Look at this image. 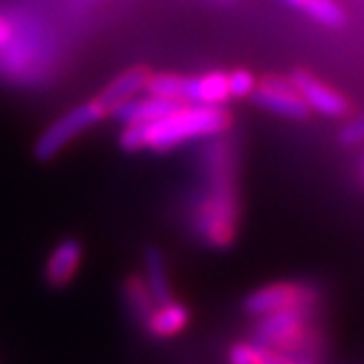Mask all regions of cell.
<instances>
[{"mask_svg":"<svg viewBox=\"0 0 364 364\" xmlns=\"http://www.w3.org/2000/svg\"><path fill=\"white\" fill-rule=\"evenodd\" d=\"M240 222L237 154L224 136L211 139L200 156V193L193 209V228L213 248L235 242Z\"/></svg>","mask_w":364,"mask_h":364,"instance_id":"6da1fadb","label":"cell"},{"mask_svg":"<svg viewBox=\"0 0 364 364\" xmlns=\"http://www.w3.org/2000/svg\"><path fill=\"white\" fill-rule=\"evenodd\" d=\"M230 127V114L222 106L180 103L165 117L145 125H125L119 145L125 151H169L185 143L222 136Z\"/></svg>","mask_w":364,"mask_h":364,"instance_id":"7a4b0ae2","label":"cell"},{"mask_svg":"<svg viewBox=\"0 0 364 364\" xmlns=\"http://www.w3.org/2000/svg\"><path fill=\"white\" fill-rule=\"evenodd\" d=\"M145 90L147 95L176 103H189V106H224L228 99L226 73L222 70L191 77L173 73L149 75Z\"/></svg>","mask_w":364,"mask_h":364,"instance_id":"3957f363","label":"cell"},{"mask_svg":"<svg viewBox=\"0 0 364 364\" xmlns=\"http://www.w3.org/2000/svg\"><path fill=\"white\" fill-rule=\"evenodd\" d=\"M309 311L311 307H292L259 316L255 327L257 343L290 355L301 351L309 343Z\"/></svg>","mask_w":364,"mask_h":364,"instance_id":"277c9868","label":"cell"},{"mask_svg":"<svg viewBox=\"0 0 364 364\" xmlns=\"http://www.w3.org/2000/svg\"><path fill=\"white\" fill-rule=\"evenodd\" d=\"M106 110L101 108V103L97 99L88 101V103H80L73 110L64 112L60 119H55L50 123L44 132L40 134V139L33 145V156L38 161H50L82 132L90 129L92 125H97L101 119H106Z\"/></svg>","mask_w":364,"mask_h":364,"instance_id":"5b68a950","label":"cell"},{"mask_svg":"<svg viewBox=\"0 0 364 364\" xmlns=\"http://www.w3.org/2000/svg\"><path fill=\"white\" fill-rule=\"evenodd\" d=\"M318 299V290L309 283L301 281H281L268 283L264 288H257L244 301V307L252 316H264L279 309L292 307H311Z\"/></svg>","mask_w":364,"mask_h":364,"instance_id":"8992f818","label":"cell"},{"mask_svg":"<svg viewBox=\"0 0 364 364\" xmlns=\"http://www.w3.org/2000/svg\"><path fill=\"white\" fill-rule=\"evenodd\" d=\"M250 97L259 108L285 119H305L309 114V108L305 106L292 80H283V77H264L262 82H257V88Z\"/></svg>","mask_w":364,"mask_h":364,"instance_id":"52a82bcc","label":"cell"},{"mask_svg":"<svg viewBox=\"0 0 364 364\" xmlns=\"http://www.w3.org/2000/svg\"><path fill=\"white\" fill-rule=\"evenodd\" d=\"M290 80L309 110H314L323 117H345L347 114V110H349L347 99L341 92H336L333 88L325 86L318 77H314L307 70H294Z\"/></svg>","mask_w":364,"mask_h":364,"instance_id":"ba28073f","label":"cell"},{"mask_svg":"<svg viewBox=\"0 0 364 364\" xmlns=\"http://www.w3.org/2000/svg\"><path fill=\"white\" fill-rule=\"evenodd\" d=\"M84 259V246L80 240L66 237L53 250H50L46 266H44V281L50 288H66L75 279L77 270Z\"/></svg>","mask_w":364,"mask_h":364,"instance_id":"9c48e42d","label":"cell"},{"mask_svg":"<svg viewBox=\"0 0 364 364\" xmlns=\"http://www.w3.org/2000/svg\"><path fill=\"white\" fill-rule=\"evenodd\" d=\"M149 80V70L145 66H134V68H127L125 73H121L119 77L103 88L95 99L101 103V108L106 110V114L110 117L119 106H123L125 101L139 97Z\"/></svg>","mask_w":364,"mask_h":364,"instance_id":"30bf717a","label":"cell"},{"mask_svg":"<svg viewBox=\"0 0 364 364\" xmlns=\"http://www.w3.org/2000/svg\"><path fill=\"white\" fill-rule=\"evenodd\" d=\"M176 106H180V103L169 101V99H161V97H154V95H147V97H141V99L134 97V99L125 101L123 106H119L110 117H114L123 125H145V123H151L156 119L165 117Z\"/></svg>","mask_w":364,"mask_h":364,"instance_id":"8fae6325","label":"cell"},{"mask_svg":"<svg viewBox=\"0 0 364 364\" xmlns=\"http://www.w3.org/2000/svg\"><path fill=\"white\" fill-rule=\"evenodd\" d=\"M187 325H189V309L173 299L156 305V309L145 321V329L154 338H173Z\"/></svg>","mask_w":364,"mask_h":364,"instance_id":"7c38bea8","label":"cell"},{"mask_svg":"<svg viewBox=\"0 0 364 364\" xmlns=\"http://www.w3.org/2000/svg\"><path fill=\"white\" fill-rule=\"evenodd\" d=\"M230 364H305L290 353H283L264 345H250V343H237L228 351Z\"/></svg>","mask_w":364,"mask_h":364,"instance_id":"4fadbf2b","label":"cell"},{"mask_svg":"<svg viewBox=\"0 0 364 364\" xmlns=\"http://www.w3.org/2000/svg\"><path fill=\"white\" fill-rule=\"evenodd\" d=\"M145 283L156 299V303H167L171 301V288L167 279V266L159 248H147L145 250Z\"/></svg>","mask_w":364,"mask_h":364,"instance_id":"5bb4252c","label":"cell"},{"mask_svg":"<svg viewBox=\"0 0 364 364\" xmlns=\"http://www.w3.org/2000/svg\"><path fill=\"white\" fill-rule=\"evenodd\" d=\"M285 3L301 9L307 18L316 20L323 27L338 29L345 24V11L336 0H285Z\"/></svg>","mask_w":364,"mask_h":364,"instance_id":"9a60e30c","label":"cell"},{"mask_svg":"<svg viewBox=\"0 0 364 364\" xmlns=\"http://www.w3.org/2000/svg\"><path fill=\"white\" fill-rule=\"evenodd\" d=\"M123 296H125L127 307L132 309V314L139 316L143 323L149 318V314L156 309V305H159V303H156V299L151 296L145 279H141L136 274L125 279V283H123Z\"/></svg>","mask_w":364,"mask_h":364,"instance_id":"2e32d148","label":"cell"},{"mask_svg":"<svg viewBox=\"0 0 364 364\" xmlns=\"http://www.w3.org/2000/svg\"><path fill=\"white\" fill-rule=\"evenodd\" d=\"M226 84H228V99H244L250 97L257 88V80L250 70L237 68L232 73H226Z\"/></svg>","mask_w":364,"mask_h":364,"instance_id":"e0dca14e","label":"cell"},{"mask_svg":"<svg viewBox=\"0 0 364 364\" xmlns=\"http://www.w3.org/2000/svg\"><path fill=\"white\" fill-rule=\"evenodd\" d=\"M341 141H343V145H360V143H364V117L353 119L343 127Z\"/></svg>","mask_w":364,"mask_h":364,"instance_id":"ac0fdd59","label":"cell"},{"mask_svg":"<svg viewBox=\"0 0 364 364\" xmlns=\"http://www.w3.org/2000/svg\"><path fill=\"white\" fill-rule=\"evenodd\" d=\"M11 42H14V27H11V22L0 16V50L9 48Z\"/></svg>","mask_w":364,"mask_h":364,"instance_id":"d6986e66","label":"cell"}]
</instances>
